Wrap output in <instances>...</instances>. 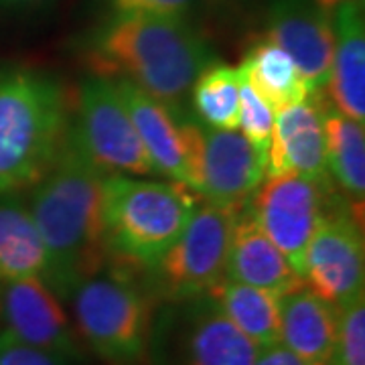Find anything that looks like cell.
<instances>
[{"label":"cell","mask_w":365,"mask_h":365,"mask_svg":"<svg viewBox=\"0 0 365 365\" xmlns=\"http://www.w3.org/2000/svg\"><path fill=\"white\" fill-rule=\"evenodd\" d=\"M91 76L124 79L177 114H185L199 73L215 53L189 19L110 14L81 43Z\"/></svg>","instance_id":"obj_1"},{"label":"cell","mask_w":365,"mask_h":365,"mask_svg":"<svg viewBox=\"0 0 365 365\" xmlns=\"http://www.w3.org/2000/svg\"><path fill=\"white\" fill-rule=\"evenodd\" d=\"M106 175L67 143L51 170L35 185L31 215L47 252L45 284L69 299L78 284L104 272L102 187Z\"/></svg>","instance_id":"obj_2"},{"label":"cell","mask_w":365,"mask_h":365,"mask_svg":"<svg viewBox=\"0 0 365 365\" xmlns=\"http://www.w3.org/2000/svg\"><path fill=\"white\" fill-rule=\"evenodd\" d=\"M71 96L37 69L0 71V195L35 187L67 144Z\"/></svg>","instance_id":"obj_3"},{"label":"cell","mask_w":365,"mask_h":365,"mask_svg":"<svg viewBox=\"0 0 365 365\" xmlns=\"http://www.w3.org/2000/svg\"><path fill=\"white\" fill-rule=\"evenodd\" d=\"M199 205L181 182L110 175L102 187V223L110 258L148 272L181 235Z\"/></svg>","instance_id":"obj_4"},{"label":"cell","mask_w":365,"mask_h":365,"mask_svg":"<svg viewBox=\"0 0 365 365\" xmlns=\"http://www.w3.org/2000/svg\"><path fill=\"white\" fill-rule=\"evenodd\" d=\"M81 339L108 365H138L150 341V300L124 274H96L71 292Z\"/></svg>","instance_id":"obj_5"},{"label":"cell","mask_w":365,"mask_h":365,"mask_svg":"<svg viewBox=\"0 0 365 365\" xmlns=\"http://www.w3.org/2000/svg\"><path fill=\"white\" fill-rule=\"evenodd\" d=\"M67 143L106 177H157L112 79L90 76L79 83Z\"/></svg>","instance_id":"obj_6"},{"label":"cell","mask_w":365,"mask_h":365,"mask_svg":"<svg viewBox=\"0 0 365 365\" xmlns=\"http://www.w3.org/2000/svg\"><path fill=\"white\" fill-rule=\"evenodd\" d=\"M189 189L205 203L225 211L248 207L266 179V155L240 130H217L191 112L181 116Z\"/></svg>","instance_id":"obj_7"},{"label":"cell","mask_w":365,"mask_h":365,"mask_svg":"<svg viewBox=\"0 0 365 365\" xmlns=\"http://www.w3.org/2000/svg\"><path fill=\"white\" fill-rule=\"evenodd\" d=\"M234 215L201 201L175 244L146 272L150 290L169 302L205 297L225 278Z\"/></svg>","instance_id":"obj_8"},{"label":"cell","mask_w":365,"mask_h":365,"mask_svg":"<svg viewBox=\"0 0 365 365\" xmlns=\"http://www.w3.org/2000/svg\"><path fill=\"white\" fill-rule=\"evenodd\" d=\"M333 207V181H314L294 173L266 177L248 203L262 232L299 276L309 242Z\"/></svg>","instance_id":"obj_9"},{"label":"cell","mask_w":365,"mask_h":365,"mask_svg":"<svg viewBox=\"0 0 365 365\" xmlns=\"http://www.w3.org/2000/svg\"><path fill=\"white\" fill-rule=\"evenodd\" d=\"M302 284L335 309L365 294V242L361 220L335 203L314 232L302 264Z\"/></svg>","instance_id":"obj_10"},{"label":"cell","mask_w":365,"mask_h":365,"mask_svg":"<svg viewBox=\"0 0 365 365\" xmlns=\"http://www.w3.org/2000/svg\"><path fill=\"white\" fill-rule=\"evenodd\" d=\"M173 314L165 365H254L258 347L205 297L181 300Z\"/></svg>","instance_id":"obj_11"},{"label":"cell","mask_w":365,"mask_h":365,"mask_svg":"<svg viewBox=\"0 0 365 365\" xmlns=\"http://www.w3.org/2000/svg\"><path fill=\"white\" fill-rule=\"evenodd\" d=\"M0 323L4 333L25 345L69 361L81 359L78 333L69 323L61 299L39 276L0 284Z\"/></svg>","instance_id":"obj_12"},{"label":"cell","mask_w":365,"mask_h":365,"mask_svg":"<svg viewBox=\"0 0 365 365\" xmlns=\"http://www.w3.org/2000/svg\"><path fill=\"white\" fill-rule=\"evenodd\" d=\"M266 39L297 63L311 93L327 90L333 61V25L314 0H272L266 14Z\"/></svg>","instance_id":"obj_13"},{"label":"cell","mask_w":365,"mask_h":365,"mask_svg":"<svg viewBox=\"0 0 365 365\" xmlns=\"http://www.w3.org/2000/svg\"><path fill=\"white\" fill-rule=\"evenodd\" d=\"M302 175L314 181H331L325 158L323 96L311 93L299 104L276 112L266 177Z\"/></svg>","instance_id":"obj_14"},{"label":"cell","mask_w":365,"mask_h":365,"mask_svg":"<svg viewBox=\"0 0 365 365\" xmlns=\"http://www.w3.org/2000/svg\"><path fill=\"white\" fill-rule=\"evenodd\" d=\"M116 83L120 100L130 116L134 130L150 158L157 177L189 187L187 148L182 136L181 116L170 108L148 96L140 88L124 79H112Z\"/></svg>","instance_id":"obj_15"},{"label":"cell","mask_w":365,"mask_h":365,"mask_svg":"<svg viewBox=\"0 0 365 365\" xmlns=\"http://www.w3.org/2000/svg\"><path fill=\"white\" fill-rule=\"evenodd\" d=\"M225 278L284 297L302 287V278L272 240L262 232L248 207L235 211L225 262Z\"/></svg>","instance_id":"obj_16"},{"label":"cell","mask_w":365,"mask_h":365,"mask_svg":"<svg viewBox=\"0 0 365 365\" xmlns=\"http://www.w3.org/2000/svg\"><path fill=\"white\" fill-rule=\"evenodd\" d=\"M333 61L327 90L333 106L365 122V21L364 0H345L331 13Z\"/></svg>","instance_id":"obj_17"},{"label":"cell","mask_w":365,"mask_h":365,"mask_svg":"<svg viewBox=\"0 0 365 365\" xmlns=\"http://www.w3.org/2000/svg\"><path fill=\"white\" fill-rule=\"evenodd\" d=\"M337 335V309L299 287L280 297V343L302 365H331Z\"/></svg>","instance_id":"obj_18"},{"label":"cell","mask_w":365,"mask_h":365,"mask_svg":"<svg viewBox=\"0 0 365 365\" xmlns=\"http://www.w3.org/2000/svg\"><path fill=\"white\" fill-rule=\"evenodd\" d=\"M207 297L258 349L280 343V297L227 278L211 288Z\"/></svg>","instance_id":"obj_19"},{"label":"cell","mask_w":365,"mask_h":365,"mask_svg":"<svg viewBox=\"0 0 365 365\" xmlns=\"http://www.w3.org/2000/svg\"><path fill=\"white\" fill-rule=\"evenodd\" d=\"M325 126V158L331 181L353 203L364 205L365 197V132L357 122L339 108L323 100Z\"/></svg>","instance_id":"obj_20"},{"label":"cell","mask_w":365,"mask_h":365,"mask_svg":"<svg viewBox=\"0 0 365 365\" xmlns=\"http://www.w3.org/2000/svg\"><path fill=\"white\" fill-rule=\"evenodd\" d=\"M47 270V252L39 230L25 207L16 199L0 201V284L43 278Z\"/></svg>","instance_id":"obj_21"},{"label":"cell","mask_w":365,"mask_h":365,"mask_svg":"<svg viewBox=\"0 0 365 365\" xmlns=\"http://www.w3.org/2000/svg\"><path fill=\"white\" fill-rule=\"evenodd\" d=\"M240 71L274 112L299 104L311 96L297 63L270 39L256 41L244 55Z\"/></svg>","instance_id":"obj_22"},{"label":"cell","mask_w":365,"mask_h":365,"mask_svg":"<svg viewBox=\"0 0 365 365\" xmlns=\"http://www.w3.org/2000/svg\"><path fill=\"white\" fill-rule=\"evenodd\" d=\"M242 79L240 67L213 61L199 73L191 88L189 112L209 128L235 130Z\"/></svg>","instance_id":"obj_23"},{"label":"cell","mask_w":365,"mask_h":365,"mask_svg":"<svg viewBox=\"0 0 365 365\" xmlns=\"http://www.w3.org/2000/svg\"><path fill=\"white\" fill-rule=\"evenodd\" d=\"M331 365H365V294L337 309Z\"/></svg>","instance_id":"obj_24"},{"label":"cell","mask_w":365,"mask_h":365,"mask_svg":"<svg viewBox=\"0 0 365 365\" xmlns=\"http://www.w3.org/2000/svg\"><path fill=\"white\" fill-rule=\"evenodd\" d=\"M274 120H276V112L272 110V106L268 104L246 79H242L235 130L242 132L266 157H268V148H270V140H272Z\"/></svg>","instance_id":"obj_25"},{"label":"cell","mask_w":365,"mask_h":365,"mask_svg":"<svg viewBox=\"0 0 365 365\" xmlns=\"http://www.w3.org/2000/svg\"><path fill=\"white\" fill-rule=\"evenodd\" d=\"M110 14H148L189 19L197 0H106Z\"/></svg>","instance_id":"obj_26"},{"label":"cell","mask_w":365,"mask_h":365,"mask_svg":"<svg viewBox=\"0 0 365 365\" xmlns=\"http://www.w3.org/2000/svg\"><path fill=\"white\" fill-rule=\"evenodd\" d=\"M66 357L25 345L0 331V365H73Z\"/></svg>","instance_id":"obj_27"},{"label":"cell","mask_w":365,"mask_h":365,"mask_svg":"<svg viewBox=\"0 0 365 365\" xmlns=\"http://www.w3.org/2000/svg\"><path fill=\"white\" fill-rule=\"evenodd\" d=\"M254 365H302L292 355L290 351H287L282 345H272V347H266V349H260L258 351V357Z\"/></svg>","instance_id":"obj_28"},{"label":"cell","mask_w":365,"mask_h":365,"mask_svg":"<svg viewBox=\"0 0 365 365\" xmlns=\"http://www.w3.org/2000/svg\"><path fill=\"white\" fill-rule=\"evenodd\" d=\"M314 2H317L325 13L331 14L335 9H337V6H339L341 2H345V0H314Z\"/></svg>","instance_id":"obj_29"},{"label":"cell","mask_w":365,"mask_h":365,"mask_svg":"<svg viewBox=\"0 0 365 365\" xmlns=\"http://www.w3.org/2000/svg\"><path fill=\"white\" fill-rule=\"evenodd\" d=\"M39 2L43 0H0V4H9V6H33Z\"/></svg>","instance_id":"obj_30"},{"label":"cell","mask_w":365,"mask_h":365,"mask_svg":"<svg viewBox=\"0 0 365 365\" xmlns=\"http://www.w3.org/2000/svg\"><path fill=\"white\" fill-rule=\"evenodd\" d=\"M209 2H213V4H223V6H227V4H234V2H240V0H209Z\"/></svg>","instance_id":"obj_31"}]
</instances>
